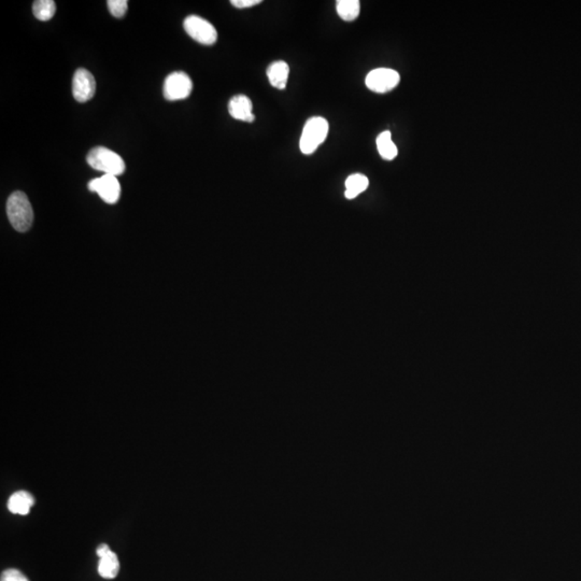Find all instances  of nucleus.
<instances>
[{"mask_svg":"<svg viewBox=\"0 0 581 581\" xmlns=\"http://www.w3.org/2000/svg\"><path fill=\"white\" fill-rule=\"evenodd\" d=\"M336 10L344 21L352 22L360 15V1L359 0H338L336 3Z\"/></svg>","mask_w":581,"mask_h":581,"instance_id":"14","label":"nucleus"},{"mask_svg":"<svg viewBox=\"0 0 581 581\" xmlns=\"http://www.w3.org/2000/svg\"><path fill=\"white\" fill-rule=\"evenodd\" d=\"M87 164L94 169L103 171L105 175H122L125 171V162L118 153L105 147L92 149L87 154Z\"/></svg>","mask_w":581,"mask_h":581,"instance_id":"2","label":"nucleus"},{"mask_svg":"<svg viewBox=\"0 0 581 581\" xmlns=\"http://www.w3.org/2000/svg\"><path fill=\"white\" fill-rule=\"evenodd\" d=\"M7 215L15 231L25 233L32 227L34 211L25 193L14 192L10 195L7 202Z\"/></svg>","mask_w":581,"mask_h":581,"instance_id":"1","label":"nucleus"},{"mask_svg":"<svg viewBox=\"0 0 581 581\" xmlns=\"http://www.w3.org/2000/svg\"><path fill=\"white\" fill-rule=\"evenodd\" d=\"M252 109V101L246 95H236L229 103V114L239 121L252 123L255 120Z\"/></svg>","mask_w":581,"mask_h":581,"instance_id":"9","label":"nucleus"},{"mask_svg":"<svg viewBox=\"0 0 581 581\" xmlns=\"http://www.w3.org/2000/svg\"><path fill=\"white\" fill-rule=\"evenodd\" d=\"M290 67L284 61L273 63L267 68V78L269 83L278 89H284L288 83Z\"/></svg>","mask_w":581,"mask_h":581,"instance_id":"11","label":"nucleus"},{"mask_svg":"<svg viewBox=\"0 0 581 581\" xmlns=\"http://www.w3.org/2000/svg\"><path fill=\"white\" fill-rule=\"evenodd\" d=\"M35 504V498L28 491H18L8 500V509L15 515L26 516Z\"/></svg>","mask_w":581,"mask_h":581,"instance_id":"10","label":"nucleus"},{"mask_svg":"<svg viewBox=\"0 0 581 581\" xmlns=\"http://www.w3.org/2000/svg\"><path fill=\"white\" fill-rule=\"evenodd\" d=\"M328 134V122L321 116H313L306 122L302 134L299 148L304 154H313L321 143L324 142Z\"/></svg>","mask_w":581,"mask_h":581,"instance_id":"3","label":"nucleus"},{"mask_svg":"<svg viewBox=\"0 0 581 581\" xmlns=\"http://www.w3.org/2000/svg\"><path fill=\"white\" fill-rule=\"evenodd\" d=\"M368 184H370V181L366 176L361 175V173L349 176L346 180V198L348 200H353L357 195L366 191Z\"/></svg>","mask_w":581,"mask_h":581,"instance_id":"13","label":"nucleus"},{"mask_svg":"<svg viewBox=\"0 0 581 581\" xmlns=\"http://www.w3.org/2000/svg\"><path fill=\"white\" fill-rule=\"evenodd\" d=\"M56 5L53 0H37L32 5V13L37 20L47 22L54 17Z\"/></svg>","mask_w":581,"mask_h":581,"instance_id":"16","label":"nucleus"},{"mask_svg":"<svg viewBox=\"0 0 581 581\" xmlns=\"http://www.w3.org/2000/svg\"><path fill=\"white\" fill-rule=\"evenodd\" d=\"M0 581H30L23 573L15 569H6L1 573Z\"/></svg>","mask_w":581,"mask_h":581,"instance_id":"18","label":"nucleus"},{"mask_svg":"<svg viewBox=\"0 0 581 581\" xmlns=\"http://www.w3.org/2000/svg\"><path fill=\"white\" fill-rule=\"evenodd\" d=\"M96 92V81L89 70L79 68L72 79V95L79 103L91 101Z\"/></svg>","mask_w":581,"mask_h":581,"instance_id":"8","label":"nucleus"},{"mask_svg":"<svg viewBox=\"0 0 581 581\" xmlns=\"http://www.w3.org/2000/svg\"><path fill=\"white\" fill-rule=\"evenodd\" d=\"M187 35L200 42V45H215L218 39V32L215 26L198 15L187 17L183 23Z\"/></svg>","mask_w":581,"mask_h":581,"instance_id":"4","label":"nucleus"},{"mask_svg":"<svg viewBox=\"0 0 581 581\" xmlns=\"http://www.w3.org/2000/svg\"><path fill=\"white\" fill-rule=\"evenodd\" d=\"M89 190L97 193L107 204H116L121 195V185L116 176L104 175L89 181Z\"/></svg>","mask_w":581,"mask_h":581,"instance_id":"7","label":"nucleus"},{"mask_svg":"<svg viewBox=\"0 0 581 581\" xmlns=\"http://www.w3.org/2000/svg\"><path fill=\"white\" fill-rule=\"evenodd\" d=\"M107 5L114 18L122 19L127 12V0H109Z\"/></svg>","mask_w":581,"mask_h":581,"instance_id":"17","label":"nucleus"},{"mask_svg":"<svg viewBox=\"0 0 581 581\" xmlns=\"http://www.w3.org/2000/svg\"><path fill=\"white\" fill-rule=\"evenodd\" d=\"M376 143L378 152L383 160H392L397 158L399 151L395 143L392 141L391 133L389 131L380 134Z\"/></svg>","mask_w":581,"mask_h":581,"instance_id":"15","label":"nucleus"},{"mask_svg":"<svg viewBox=\"0 0 581 581\" xmlns=\"http://www.w3.org/2000/svg\"><path fill=\"white\" fill-rule=\"evenodd\" d=\"M193 89V82L185 72H173L167 76L164 82V97L167 101H181L190 96Z\"/></svg>","mask_w":581,"mask_h":581,"instance_id":"5","label":"nucleus"},{"mask_svg":"<svg viewBox=\"0 0 581 581\" xmlns=\"http://www.w3.org/2000/svg\"><path fill=\"white\" fill-rule=\"evenodd\" d=\"M399 72L390 68H377L367 74L365 83L370 91L374 93H388L399 85Z\"/></svg>","mask_w":581,"mask_h":581,"instance_id":"6","label":"nucleus"},{"mask_svg":"<svg viewBox=\"0 0 581 581\" xmlns=\"http://www.w3.org/2000/svg\"><path fill=\"white\" fill-rule=\"evenodd\" d=\"M120 571L118 556L111 550L103 558H99L98 574L104 579H114Z\"/></svg>","mask_w":581,"mask_h":581,"instance_id":"12","label":"nucleus"},{"mask_svg":"<svg viewBox=\"0 0 581 581\" xmlns=\"http://www.w3.org/2000/svg\"><path fill=\"white\" fill-rule=\"evenodd\" d=\"M261 3L262 0H232L231 1L234 7L239 8V9L253 7V6L259 5Z\"/></svg>","mask_w":581,"mask_h":581,"instance_id":"19","label":"nucleus"},{"mask_svg":"<svg viewBox=\"0 0 581 581\" xmlns=\"http://www.w3.org/2000/svg\"><path fill=\"white\" fill-rule=\"evenodd\" d=\"M111 551L110 547L108 545L103 544L97 548L96 554L97 557L103 558L104 556H106L107 553Z\"/></svg>","mask_w":581,"mask_h":581,"instance_id":"20","label":"nucleus"}]
</instances>
